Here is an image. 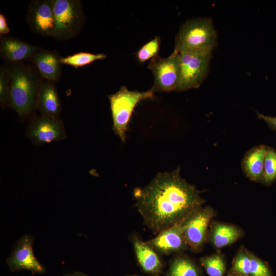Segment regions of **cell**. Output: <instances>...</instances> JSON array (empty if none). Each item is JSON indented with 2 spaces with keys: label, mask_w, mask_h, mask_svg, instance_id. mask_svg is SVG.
<instances>
[{
  "label": "cell",
  "mask_w": 276,
  "mask_h": 276,
  "mask_svg": "<svg viewBox=\"0 0 276 276\" xmlns=\"http://www.w3.org/2000/svg\"><path fill=\"white\" fill-rule=\"evenodd\" d=\"M217 43V33L212 18L188 19L180 27L175 40L174 50L212 52Z\"/></svg>",
  "instance_id": "obj_3"
},
{
  "label": "cell",
  "mask_w": 276,
  "mask_h": 276,
  "mask_svg": "<svg viewBox=\"0 0 276 276\" xmlns=\"http://www.w3.org/2000/svg\"><path fill=\"white\" fill-rule=\"evenodd\" d=\"M160 43V39L158 36L147 42L137 52L136 56L137 60L141 63H143L157 55Z\"/></svg>",
  "instance_id": "obj_24"
},
{
  "label": "cell",
  "mask_w": 276,
  "mask_h": 276,
  "mask_svg": "<svg viewBox=\"0 0 276 276\" xmlns=\"http://www.w3.org/2000/svg\"><path fill=\"white\" fill-rule=\"evenodd\" d=\"M241 234V231L236 226L216 224L212 229V241L215 247L221 249L237 240Z\"/></svg>",
  "instance_id": "obj_18"
},
{
  "label": "cell",
  "mask_w": 276,
  "mask_h": 276,
  "mask_svg": "<svg viewBox=\"0 0 276 276\" xmlns=\"http://www.w3.org/2000/svg\"><path fill=\"white\" fill-rule=\"evenodd\" d=\"M36 108L41 114L59 118L61 105L54 82L42 81L38 91Z\"/></svg>",
  "instance_id": "obj_15"
},
{
  "label": "cell",
  "mask_w": 276,
  "mask_h": 276,
  "mask_svg": "<svg viewBox=\"0 0 276 276\" xmlns=\"http://www.w3.org/2000/svg\"><path fill=\"white\" fill-rule=\"evenodd\" d=\"M147 242L156 251L164 255L179 251L187 248L183 222L164 229Z\"/></svg>",
  "instance_id": "obj_12"
},
{
  "label": "cell",
  "mask_w": 276,
  "mask_h": 276,
  "mask_svg": "<svg viewBox=\"0 0 276 276\" xmlns=\"http://www.w3.org/2000/svg\"><path fill=\"white\" fill-rule=\"evenodd\" d=\"M169 276H199L196 265L189 259L179 257L174 258L170 265Z\"/></svg>",
  "instance_id": "obj_19"
},
{
  "label": "cell",
  "mask_w": 276,
  "mask_h": 276,
  "mask_svg": "<svg viewBox=\"0 0 276 276\" xmlns=\"http://www.w3.org/2000/svg\"><path fill=\"white\" fill-rule=\"evenodd\" d=\"M135 254L142 268L146 272L158 273L163 267V264L156 251L147 242L136 235L131 237Z\"/></svg>",
  "instance_id": "obj_16"
},
{
  "label": "cell",
  "mask_w": 276,
  "mask_h": 276,
  "mask_svg": "<svg viewBox=\"0 0 276 276\" xmlns=\"http://www.w3.org/2000/svg\"><path fill=\"white\" fill-rule=\"evenodd\" d=\"M268 148L264 145L255 146L243 158L242 168L246 176L252 181L263 180L264 162Z\"/></svg>",
  "instance_id": "obj_17"
},
{
  "label": "cell",
  "mask_w": 276,
  "mask_h": 276,
  "mask_svg": "<svg viewBox=\"0 0 276 276\" xmlns=\"http://www.w3.org/2000/svg\"><path fill=\"white\" fill-rule=\"evenodd\" d=\"M55 25L52 37L61 41L76 37L82 29L85 16L79 0H53Z\"/></svg>",
  "instance_id": "obj_5"
},
{
  "label": "cell",
  "mask_w": 276,
  "mask_h": 276,
  "mask_svg": "<svg viewBox=\"0 0 276 276\" xmlns=\"http://www.w3.org/2000/svg\"><path fill=\"white\" fill-rule=\"evenodd\" d=\"M34 238L25 234L16 243L10 255L6 259L7 264L12 271L27 270L33 274L43 273L44 267L39 263L33 251Z\"/></svg>",
  "instance_id": "obj_9"
},
{
  "label": "cell",
  "mask_w": 276,
  "mask_h": 276,
  "mask_svg": "<svg viewBox=\"0 0 276 276\" xmlns=\"http://www.w3.org/2000/svg\"><path fill=\"white\" fill-rule=\"evenodd\" d=\"M26 20L34 33L44 37H52L55 25L53 0L31 1Z\"/></svg>",
  "instance_id": "obj_10"
},
{
  "label": "cell",
  "mask_w": 276,
  "mask_h": 276,
  "mask_svg": "<svg viewBox=\"0 0 276 276\" xmlns=\"http://www.w3.org/2000/svg\"><path fill=\"white\" fill-rule=\"evenodd\" d=\"M179 54L180 76L175 90L198 88L209 73L212 52L183 51Z\"/></svg>",
  "instance_id": "obj_6"
},
{
  "label": "cell",
  "mask_w": 276,
  "mask_h": 276,
  "mask_svg": "<svg viewBox=\"0 0 276 276\" xmlns=\"http://www.w3.org/2000/svg\"><path fill=\"white\" fill-rule=\"evenodd\" d=\"M250 255L245 250H241L236 257L233 269L236 272L243 275H249Z\"/></svg>",
  "instance_id": "obj_25"
},
{
  "label": "cell",
  "mask_w": 276,
  "mask_h": 276,
  "mask_svg": "<svg viewBox=\"0 0 276 276\" xmlns=\"http://www.w3.org/2000/svg\"><path fill=\"white\" fill-rule=\"evenodd\" d=\"M200 262L209 276H223L225 264L222 257L218 255L202 257Z\"/></svg>",
  "instance_id": "obj_21"
},
{
  "label": "cell",
  "mask_w": 276,
  "mask_h": 276,
  "mask_svg": "<svg viewBox=\"0 0 276 276\" xmlns=\"http://www.w3.org/2000/svg\"><path fill=\"white\" fill-rule=\"evenodd\" d=\"M9 67L1 66L0 70V104L2 108L10 106Z\"/></svg>",
  "instance_id": "obj_22"
},
{
  "label": "cell",
  "mask_w": 276,
  "mask_h": 276,
  "mask_svg": "<svg viewBox=\"0 0 276 276\" xmlns=\"http://www.w3.org/2000/svg\"><path fill=\"white\" fill-rule=\"evenodd\" d=\"M213 216L210 207L197 209L183 221L184 236L188 247L197 251L202 246L205 239L209 222Z\"/></svg>",
  "instance_id": "obj_11"
},
{
  "label": "cell",
  "mask_w": 276,
  "mask_h": 276,
  "mask_svg": "<svg viewBox=\"0 0 276 276\" xmlns=\"http://www.w3.org/2000/svg\"><path fill=\"white\" fill-rule=\"evenodd\" d=\"M26 134L36 145L62 140L66 137L64 126L59 118L41 114L31 118Z\"/></svg>",
  "instance_id": "obj_8"
},
{
  "label": "cell",
  "mask_w": 276,
  "mask_h": 276,
  "mask_svg": "<svg viewBox=\"0 0 276 276\" xmlns=\"http://www.w3.org/2000/svg\"><path fill=\"white\" fill-rule=\"evenodd\" d=\"M148 68L154 77L151 87L154 92H169L175 90L180 76V65L179 52L174 50L168 57L158 55L153 57Z\"/></svg>",
  "instance_id": "obj_7"
},
{
  "label": "cell",
  "mask_w": 276,
  "mask_h": 276,
  "mask_svg": "<svg viewBox=\"0 0 276 276\" xmlns=\"http://www.w3.org/2000/svg\"><path fill=\"white\" fill-rule=\"evenodd\" d=\"M7 20L4 15L0 14V33L1 34H7L10 32Z\"/></svg>",
  "instance_id": "obj_28"
},
{
  "label": "cell",
  "mask_w": 276,
  "mask_h": 276,
  "mask_svg": "<svg viewBox=\"0 0 276 276\" xmlns=\"http://www.w3.org/2000/svg\"><path fill=\"white\" fill-rule=\"evenodd\" d=\"M9 73L10 106L20 118H25L36 109L42 81L33 66L20 62L10 66Z\"/></svg>",
  "instance_id": "obj_2"
},
{
  "label": "cell",
  "mask_w": 276,
  "mask_h": 276,
  "mask_svg": "<svg viewBox=\"0 0 276 276\" xmlns=\"http://www.w3.org/2000/svg\"><path fill=\"white\" fill-rule=\"evenodd\" d=\"M154 93L152 88L140 92L129 90L123 86L117 93L108 96L113 121L112 130L123 142L125 141L128 124L134 108L141 101L153 98Z\"/></svg>",
  "instance_id": "obj_4"
},
{
  "label": "cell",
  "mask_w": 276,
  "mask_h": 276,
  "mask_svg": "<svg viewBox=\"0 0 276 276\" xmlns=\"http://www.w3.org/2000/svg\"><path fill=\"white\" fill-rule=\"evenodd\" d=\"M64 276H88L81 272H74L71 273L65 274Z\"/></svg>",
  "instance_id": "obj_29"
},
{
  "label": "cell",
  "mask_w": 276,
  "mask_h": 276,
  "mask_svg": "<svg viewBox=\"0 0 276 276\" xmlns=\"http://www.w3.org/2000/svg\"><path fill=\"white\" fill-rule=\"evenodd\" d=\"M144 223L155 234L183 222L203 202L196 187L180 175V169L158 173L134 192Z\"/></svg>",
  "instance_id": "obj_1"
},
{
  "label": "cell",
  "mask_w": 276,
  "mask_h": 276,
  "mask_svg": "<svg viewBox=\"0 0 276 276\" xmlns=\"http://www.w3.org/2000/svg\"><path fill=\"white\" fill-rule=\"evenodd\" d=\"M249 275L251 276H271L267 266L260 259L250 255Z\"/></svg>",
  "instance_id": "obj_26"
},
{
  "label": "cell",
  "mask_w": 276,
  "mask_h": 276,
  "mask_svg": "<svg viewBox=\"0 0 276 276\" xmlns=\"http://www.w3.org/2000/svg\"><path fill=\"white\" fill-rule=\"evenodd\" d=\"M104 54H92L89 53L81 52L75 54L65 57H61L62 64L69 65L78 68L98 60H103L106 58Z\"/></svg>",
  "instance_id": "obj_20"
},
{
  "label": "cell",
  "mask_w": 276,
  "mask_h": 276,
  "mask_svg": "<svg viewBox=\"0 0 276 276\" xmlns=\"http://www.w3.org/2000/svg\"><path fill=\"white\" fill-rule=\"evenodd\" d=\"M229 276H242L240 274H231V275H229Z\"/></svg>",
  "instance_id": "obj_30"
},
{
  "label": "cell",
  "mask_w": 276,
  "mask_h": 276,
  "mask_svg": "<svg viewBox=\"0 0 276 276\" xmlns=\"http://www.w3.org/2000/svg\"><path fill=\"white\" fill-rule=\"evenodd\" d=\"M61 58L55 52L40 48L33 55L30 61L35 65L42 78L55 82L58 81L61 76Z\"/></svg>",
  "instance_id": "obj_13"
},
{
  "label": "cell",
  "mask_w": 276,
  "mask_h": 276,
  "mask_svg": "<svg viewBox=\"0 0 276 276\" xmlns=\"http://www.w3.org/2000/svg\"><path fill=\"white\" fill-rule=\"evenodd\" d=\"M40 49L14 37H4L1 40V56L9 62L16 63L30 60L33 55Z\"/></svg>",
  "instance_id": "obj_14"
},
{
  "label": "cell",
  "mask_w": 276,
  "mask_h": 276,
  "mask_svg": "<svg viewBox=\"0 0 276 276\" xmlns=\"http://www.w3.org/2000/svg\"><path fill=\"white\" fill-rule=\"evenodd\" d=\"M154 276H157V275H154Z\"/></svg>",
  "instance_id": "obj_31"
},
{
  "label": "cell",
  "mask_w": 276,
  "mask_h": 276,
  "mask_svg": "<svg viewBox=\"0 0 276 276\" xmlns=\"http://www.w3.org/2000/svg\"><path fill=\"white\" fill-rule=\"evenodd\" d=\"M258 117L263 120L272 129L276 130V117H271L257 112Z\"/></svg>",
  "instance_id": "obj_27"
},
{
  "label": "cell",
  "mask_w": 276,
  "mask_h": 276,
  "mask_svg": "<svg viewBox=\"0 0 276 276\" xmlns=\"http://www.w3.org/2000/svg\"><path fill=\"white\" fill-rule=\"evenodd\" d=\"M276 178V150L269 147L265 156L262 181L270 184Z\"/></svg>",
  "instance_id": "obj_23"
}]
</instances>
